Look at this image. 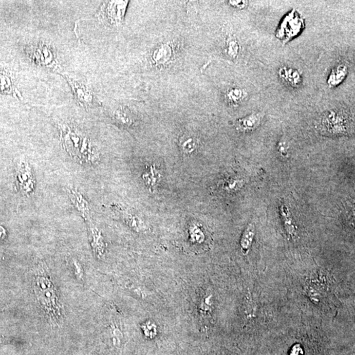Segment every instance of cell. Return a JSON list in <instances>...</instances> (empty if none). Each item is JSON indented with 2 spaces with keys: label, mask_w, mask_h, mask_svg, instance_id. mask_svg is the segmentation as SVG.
I'll use <instances>...</instances> for the list:
<instances>
[{
  "label": "cell",
  "mask_w": 355,
  "mask_h": 355,
  "mask_svg": "<svg viewBox=\"0 0 355 355\" xmlns=\"http://www.w3.org/2000/svg\"><path fill=\"white\" fill-rule=\"evenodd\" d=\"M60 129L62 144L76 161L80 163L93 164L99 160L98 151L87 137L69 126H61Z\"/></svg>",
  "instance_id": "1"
},
{
  "label": "cell",
  "mask_w": 355,
  "mask_h": 355,
  "mask_svg": "<svg viewBox=\"0 0 355 355\" xmlns=\"http://www.w3.org/2000/svg\"><path fill=\"white\" fill-rule=\"evenodd\" d=\"M35 292L41 305L52 318L58 319L61 316L57 303L56 292L52 281L45 276H38L36 280Z\"/></svg>",
  "instance_id": "2"
},
{
  "label": "cell",
  "mask_w": 355,
  "mask_h": 355,
  "mask_svg": "<svg viewBox=\"0 0 355 355\" xmlns=\"http://www.w3.org/2000/svg\"><path fill=\"white\" fill-rule=\"evenodd\" d=\"M129 3V1H111L104 2L99 11V19L110 26L121 25L125 18Z\"/></svg>",
  "instance_id": "3"
},
{
  "label": "cell",
  "mask_w": 355,
  "mask_h": 355,
  "mask_svg": "<svg viewBox=\"0 0 355 355\" xmlns=\"http://www.w3.org/2000/svg\"><path fill=\"white\" fill-rule=\"evenodd\" d=\"M29 55L36 64L41 67L52 68L57 64L55 51L44 42L32 44L29 48Z\"/></svg>",
  "instance_id": "4"
},
{
  "label": "cell",
  "mask_w": 355,
  "mask_h": 355,
  "mask_svg": "<svg viewBox=\"0 0 355 355\" xmlns=\"http://www.w3.org/2000/svg\"><path fill=\"white\" fill-rule=\"evenodd\" d=\"M17 182L18 188L24 195H30L33 193L35 187V179L31 167L25 161L20 165L17 174Z\"/></svg>",
  "instance_id": "5"
},
{
  "label": "cell",
  "mask_w": 355,
  "mask_h": 355,
  "mask_svg": "<svg viewBox=\"0 0 355 355\" xmlns=\"http://www.w3.org/2000/svg\"><path fill=\"white\" fill-rule=\"evenodd\" d=\"M68 82L72 88L73 93L76 97L77 103L82 105V107L92 106L93 102V95L92 92L88 89L87 86L80 83L78 81H75L73 79L66 77Z\"/></svg>",
  "instance_id": "6"
},
{
  "label": "cell",
  "mask_w": 355,
  "mask_h": 355,
  "mask_svg": "<svg viewBox=\"0 0 355 355\" xmlns=\"http://www.w3.org/2000/svg\"><path fill=\"white\" fill-rule=\"evenodd\" d=\"M172 57L173 50L172 46L167 43H164L156 47L152 52L151 60L154 66H165L171 61Z\"/></svg>",
  "instance_id": "7"
},
{
  "label": "cell",
  "mask_w": 355,
  "mask_h": 355,
  "mask_svg": "<svg viewBox=\"0 0 355 355\" xmlns=\"http://www.w3.org/2000/svg\"><path fill=\"white\" fill-rule=\"evenodd\" d=\"M142 178L150 191H154L160 184L162 174L155 165H150L149 168L143 174Z\"/></svg>",
  "instance_id": "8"
},
{
  "label": "cell",
  "mask_w": 355,
  "mask_h": 355,
  "mask_svg": "<svg viewBox=\"0 0 355 355\" xmlns=\"http://www.w3.org/2000/svg\"><path fill=\"white\" fill-rule=\"evenodd\" d=\"M69 194L71 200L72 201L79 213L81 214L82 217L86 220L89 219L91 214H90V208L87 201L78 191L75 190L74 189H69Z\"/></svg>",
  "instance_id": "9"
},
{
  "label": "cell",
  "mask_w": 355,
  "mask_h": 355,
  "mask_svg": "<svg viewBox=\"0 0 355 355\" xmlns=\"http://www.w3.org/2000/svg\"><path fill=\"white\" fill-rule=\"evenodd\" d=\"M262 116L260 113H253L245 116L236 122L237 130L241 131H251L258 128Z\"/></svg>",
  "instance_id": "10"
},
{
  "label": "cell",
  "mask_w": 355,
  "mask_h": 355,
  "mask_svg": "<svg viewBox=\"0 0 355 355\" xmlns=\"http://www.w3.org/2000/svg\"><path fill=\"white\" fill-rule=\"evenodd\" d=\"M280 213L282 217L284 228L287 235L292 239H296L298 236V229L296 223L293 220L292 215L289 211L287 206L284 204L281 205L280 206Z\"/></svg>",
  "instance_id": "11"
},
{
  "label": "cell",
  "mask_w": 355,
  "mask_h": 355,
  "mask_svg": "<svg viewBox=\"0 0 355 355\" xmlns=\"http://www.w3.org/2000/svg\"><path fill=\"white\" fill-rule=\"evenodd\" d=\"M280 76L283 80L292 86H299L302 82V77L298 70L282 67L280 69Z\"/></svg>",
  "instance_id": "12"
},
{
  "label": "cell",
  "mask_w": 355,
  "mask_h": 355,
  "mask_svg": "<svg viewBox=\"0 0 355 355\" xmlns=\"http://www.w3.org/2000/svg\"><path fill=\"white\" fill-rule=\"evenodd\" d=\"M198 142L193 134H185L180 138V147L182 152L187 155L194 153L196 150Z\"/></svg>",
  "instance_id": "13"
},
{
  "label": "cell",
  "mask_w": 355,
  "mask_h": 355,
  "mask_svg": "<svg viewBox=\"0 0 355 355\" xmlns=\"http://www.w3.org/2000/svg\"><path fill=\"white\" fill-rule=\"evenodd\" d=\"M255 234V228L253 224L248 225L242 234L240 245L243 253H247L252 245Z\"/></svg>",
  "instance_id": "14"
},
{
  "label": "cell",
  "mask_w": 355,
  "mask_h": 355,
  "mask_svg": "<svg viewBox=\"0 0 355 355\" xmlns=\"http://www.w3.org/2000/svg\"><path fill=\"white\" fill-rule=\"evenodd\" d=\"M224 53L231 59H236L240 54V45L236 37L229 36L225 41Z\"/></svg>",
  "instance_id": "15"
},
{
  "label": "cell",
  "mask_w": 355,
  "mask_h": 355,
  "mask_svg": "<svg viewBox=\"0 0 355 355\" xmlns=\"http://www.w3.org/2000/svg\"><path fill=\"white\" fill-rule=\"evenodd\" d=\"M347 73V67L345 65H339L332 71L328 79V84L330 86H336L341 83L345 78Z\"/></svg>",
  "instance_id": "16"
},
{
  "label": "cell",
  "mask_w": 355,
  "mask_h": 355,
  "mask_svg": "<svg viewBox=\"0 0 355 355\" xmlns=\"http://www.w3.org/2000/svg\"><path fill=\"white\" fill-rule=\"evenodd\" d=\"M226 101L232 105H237L241 102L242 99L245 97L243 90L238 87H232L229 88L226 91Z\"/></svg>",
  "instance_id": "17"
},
{
  "label": "cell",
  "mask_w": 355,
  "mask_h": 355,
  "mask_svg": "<svg viewBox=\"0 0 355 355\" xmlns=\"http://www.w3.org/2000/svg\"><path fill=\"white\" fill-rule=\"evenodd\" d=\"M92 240V246H93L94 251L97 253V255H101L104 251V243L101 237L100 233L97 230L96 228H93L92 227L91 228Z\"/></svg>",
  "instance_id": "18"
},
{
  "label": "cell",
  "mask_w": 355,
  "mask_h": 355,
  "mask_svg": "<svg viewBox=\"0 0 355 355\" xmlns=\"http://www.w3.org/2000/svg\"><path fill=\"white\" fill-rule=\"evenodd\" d=\"M123 219L125 223L136 232H141L144 228V224L142 221L136 215L126 213L123 215Z\"/></svg>",
  "instance_id": "19"
},
{
  "label": "cell",
  "mask_w": 355,
  "mask_h": 355,
  "mask_svg": "<svg viewBox=\"0 0 355 355\" xmlns=\"http://www.w3.org/2000/svg\"><path fill=\"white\" fill-rule=\"evenodd\" d=\"M114 118L118 123L124 126H131L134 121L131 112L125 109L116 111L114 113Z\"/></svg>",
  "instance_id": "20"
},
{
  "label": "cell",
  "mask_w": 355,
  "mask_h": 355,
  "mask_svg": "<svg viewBox=\"0 0 355 355\" xmlns=\"http://www.w3.org/2000/svg\"><path fill=\"white\" fill-rule=\"evenodd\" d=\"M189 234H190L191 240L193 242L202 243L204 241L205 236L204 232L196 225H193L190 227Z\"/></svg>",
  "instance_id": "21"
},
{
  "label": "cell",
  "mask_w": 355,
  "mask_h": 355,
  "mask_svg": "<svg viewBox=\"0 0 355 355\" xmlns=\"http://www.w3.org/2000/svg\"><path fill=\"white\" fill-rule=\"evenodd\" d=\"M228 4L237 9H245L249 4L247 1H229Z\"/></svg>",
  "instance_id": "22"
},
{
  "label": "cell",
  "mask_w": 355,
  "mask_h": 355,
  "mask_svg": "<svg viewBox=\"0 0 355 355\" xmlns=\"http://www.w3.org/2000/svg\"><path fill=\"white\" fill-rule=\"evenodd\" d=\"M73 262H74L75 269L76 270L77 277L78 278V279H81L82 276H83V270H82V266L76 260H74Z\"/></svg>",
  "instance_id": "23"
},
{
  "label": "cell",
  "mask_w": 355,
  "mask_h": 355,
  "mask_svg": "<svg viewBox=\"0 0 355 355\" xmlns=\"http://www.w3.org/2000/svg\"><path fill=\"white\" fill-rule=\"evenodd\" d=\"M303 351L299 345H296L292 349L290 355H302Z\"/></svg>",
  "instance_id": "24"
},
{
  "label": "cell",
  "mask_w": 355,
  "mask_h": 355,
  "mask_svg": "<svg viewBox=\"0 0 355 355\" xmlns=\"http://www.w3.org/2000/svg\"><path fill=\"white\" fill-rule=\"evenodd\" d=\"M5 236V231L3 228L0 227V238H3V236Z\"/></svg>",
  "instance_id": "25"
}]
</instances>
